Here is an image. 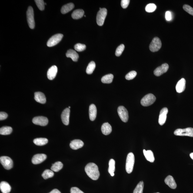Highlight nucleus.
I'll return each mask as SVG.
<instances>
[{
	"label": "nucleus",
	"instance_id": "f257e3e1",
	"mask_svg": "<svg viewBox=\"0 0 193 193\" xmlns=\"http://www.w3.org/2000/svg\"><path fill=\"white\" fill-rule=\"evenodd\" d=\"M85 171L87 175L93 180H97L100 177L98 167L94 163H90L87 164L85 167Z\"/></svg>",
	"mask_w": 193,
	"mask_h": 193
},
{
	"label": "nucleus",
	"instance_id": "f03ea898",
	"mask_svg": "<svg viewBox=\"0 0 193 193\" xmlns=\"http://www.w3.org/2000/svg\"><path fill=\"white\" fill-rule=\"evenodd\" d=\"M135 158L133 153L131 152L128 154L126 162V169L127 172L130 174L132 172L134 168Z\"/></svg>",
	"mask_w": 193,
	"mask_h": 193
},
{
	"label": "nucleus",
	"instance_id": "7ed1b4c3",
	"mask_svg": "<svg viewBox=\"0 0 193 193\" xmlns=\"http://www.w3.org/2000/svg\"><path fill=\"white\" fill-rule=\"evenodd\" d=\"M156 100V97L154 94H148L142 99L141 104L143 106H148L154 104Z\"/></svg>",
	"mask_w": 193,
	"mask_h": 193
},
{
	"label": "nucleus",
	"instance_id": "20e7f679",
	"mask_svg": "<svg viewBox=\"0 0 193 193\" xmlns=\"http://www.w3.org/2000/svg\"><path fill=\"white\" fill-rule=\"evenodd\" d=\"M34 16V11L32 7H29L27 11V20L29 28L31 29H33L35 27Z\"/></svg>",
	"mask_w": 193,
	"mask_h": 193
},
{
	"label": "nucleus",
	"instance_id": "39448f33",
	"mask_svg": "<svg viewBox=\"0 0 193 193\" xmlns=\"http://www.w3.org/2000/svg\"><path fill=\"white\" fill-rule=\"evenodd\" d=\"M174 134L176 136L193 137V128L188 127L185 129H177L174 131Z\"/></svg>",
	"mask_w": 193,
	"mask_h": 193
},
{
	"label": "nucleus",
	"instance_id": "423d86ee",
	"mask_svg": "<svg viewBox=\"0 0 193 193\" xmlns=\"http://www.w3.org/2000/svg\"><path fill=\"white\" fill-rule=\"evenodd\" d=\"M162 43L160 39L156 37L153 39L150 44V49L152 52H156L160 49Z\"/></svg>",
	"mask_w": 193,
	"mask_h": 193
},
{
	"label": "nucleus",
	"instance_id": "0eeeda50",
	"mask_svg": "<svg viewBox=\"0 0 193 193\" xmlns=\"http://www.w3.org/2000/svg\"><path fill=\"white\" fill-rule=\"evenodd\" d=\"M107 10L105 8H102V9L99 11L96 18L97 23L98 25H103L107 15Z\"/></svg>",
	"mask_w": 193,
	"mask_h": 193
},
{
	"label": "nucleus",
	"instance_id": "6e6552de",
	"mask_svg": "<svg viewBox=\"0 0 193 193\" xmlns=\"http://www.w3.org/2000/svg\"><path fill=\"white\" fill-rule=\"evenodd\" d=\"M63 36V35L61 34H57L53 35L49 39L47 45L48 47H52L57 45L62 39Z\"/></svg>",
	"mask_w": 193,
	"mask_h": 193
},
{
	"label": "nucleus",
	"instance_id": "1a4fd4ad",
	"mask_svg": "<svg viewBox=\"0 0 193 193\" xmlns=\"http://www.w3.org/2000/svg\"><path fill=\"white\" fill-rule=\"evenodd\" d=\"M117 112L122 121L124 122H127L128 121L129 118L128 112L125 107L123 106L119 107Z\"/></svg>",
	"mask_w": 193,
	"mask_h": 193
},
{
	"label": "nucleus",
	"instance_id": "9d476101",
	"mask_svg": "<svg viewBox=\"0 0 193 193\" xmlns=\"http://www.w3.org/2000/svg\"><path fill=\"white\" fill-rule=\"evenodd\" d=\"M0 161L4 168L7 170L11 169L13 166L12 160L7 156H2L0 158Z\"/></svg>",
	"mask_w": 193,
	"mask_h": 193
},
{
	"label": "nucleus",
	"instance_id": "9b49d317",
	"mask_svg": "<svg viewBox=\"0 0 193 193\" xmlns=\"http://www.w3.org/2000/svg\"><path fill=\"white\" fill-rule=\"evenodd\" d=\"M33 123L36 125L44 126L48 124V120L47 117L43 116H38L34 117L32 120Z\"/></svg>",
	"mask_w": 193,
	"mask_h": 193
},
{
	"label": "nucleus",
	"instance_id": "f8f14e48",
	"mask_svg": "<svg viewBox=\"0 0 193 193\" xmlns=\"http://www.w3.org/2000/svg\"><path fill=\"white\" fill-rule=\"evenodd\" d=\"M169 68V65L167 63L163 64L161 66L157 67L154 71V75L156 76H160L164 73L166 72Z\"/></svg>",
	"mask_w": 193,
	"mask_h": 193
},
{
	"label": "nucleus",
	"instance_id": "ddd939ff",
	"mask_svg": "<svg viewBox=\"0 0 193 193\" xmlns=\"http://www.w3.org/2000/svg\"><path fill=\"white\" fill-rule=\"evenodd\" d=\"M47 155L44 154H37L33 157L31 161L33 164H41L47 158Z\"/></svg>",
	"mask_w": 193,
	"mask_h": 193
},
{
	"label": "nucleus",
	"instance_id": "4468645a",
	"mask_svg": "<svg viewBox=\"0 0 193 193\" xmlns=\"http://www.w3.org/2000/svg\"><path fill=\"white\" fill-rule=\"evenodd\" d=\"M168 112V110L166 107L163 108L160 112L159 117L158 123L160 125H164L166 120L167 114Z\"/></svg>",
	"mask_w": 193,
	"mask_h": 193
},
{
	"label": "nucleus",
	"instance_id": "2eb2a0df",
	"mask_svg": "<svg viewBox=\"0 0 193 193\" xmlns=\"http://www.w3.org/2000/svg\"><path fill=\"white\" fill-rule=\"evenodd\" d=\"M70 113L69 108H67L63 111L61 114V120L64 125L67 126L69 124Z\"/></svg>",
	"mask_w": 193,
	"mask_h": 193
},
{
	"label": "nucleus",
	"instance_id": "dca6fc26",
	"mask_svg": "<svg viewBox=\"0 0 193 193\" xmlns=\"http://www.w3.org/2000/svg\"><path fill=\"white\" fill-rule=\"evenodd\" d=\"M58 68L56 65H53L49 68L47 71V77L49 79L52 80L55 78L56 76Z\"/></svg>",
	"mask_w": 193,
	"mask_h": 193
},
{
	"label": "nucleus",
	"instance_id": "f3484780",
	"mask_svg": "<svg viewBox=\"0 0 193 193\" xmlns=\"http://www.w3.org/2000/svg\"><path fill=\"white\" fill-rule=\"evenodd\" d=\"M84 145V143L79 140H74L71 142L70 144V147L71 149L74 150H77L81 148Z\"/></svg>",
	"mask_w": 193,
	"mask_h": 193
},
{
	"label": "nucleus",
	"instance_id": "a211bd4d",
	"mask_svg": "<svg viewBox=\"0 0 193 193\" xmlns=\"http://www.w3.org/2000/svg\"><path fill=\"white\" fill-rule=\"evenodd\" d=\"M186 80L184 78H182L177 83L176 89L177 92L181 93L183 92L185 89Z\"/></svg>",
	"mask_w": 193,
	"mask_h": 193
},
{
	"label": "nucleus",
	"instance_id": "6ab92c4d",
	"mask_svg": "<svg viewBox=\"0 0 193 193\" xmlns=\"http://www.w3.org/2000/svg\"><path fill=\"white\" fill-rule=\"evenodd\" d=\"M166 184L173 189H175L177 187V184L172 176L169 175L164 180Z\"/></svg>",
	"mask_w": 193,
	"mask_h": 193
},
{
	"label": "nucleus",
	"instance_id": "aec40b11",
	"mask_svg": "<svg viewBox=\"0 0 193 193\" xmlns=\"http://www.w3.org/2000/svg\"><path fill=\"white\" fill-rule=\"evenodd\" d=\"M34 99L37 102L44 104L46 102V99L44 94L41 92H36L34 93Z\"/></svg>",
	"mask_w": 193,
	"mask_h": 193
},
{
	"label": "nucleus",
	"instance_id": "412c9836",
	"mask_svg": "<svg viewBox=\"0 0 193 193\" xmlns=\"http://www.w3.org/2000/svg\"><path fill=\"white\" fill-rule=\"evenodd\" d=\"M89 111L90 120L94 121L97 116V110L94 104H91L89 106Z\"/></svg>",
	"mask_w": 193,
	"mask_h": 193
},
{
	"label": "nucleus",
	"instance_id": "4be33fe9",
	"mask_svg": "<svg viewBox=\"0 0 193 193\" xmlns=\"http://www.w3.org/2000/svg\"><path fill=\"white\" fill-rule=\"evenodd\" d=\"M101 131L104 135H108L111 134L112 131V128L111 125L108 123H105L102 126Z\"/></svg>",
	"mask_w": 193,
	"mask_h": 193
},
{
	"label": "nucleus",
	"instance_id": "5701e85b",
	"mask_svg": "<svg viewBox=\"0 0 193 193\" xmlns=\"http://www.w3.org/2000/svg\"><path fill=\"white\" fill-rule=\"evenodd\" d=\"M0 189L3 193H9L11 187L8 182L2 181L0 184Z\"/></svg>",
	"mask_w": 193,
	"mask_h": 193
},
{
	"label": "nucleus",
	"instance_id": "b1692460",
	"mask_svg": "<svg viewBox=\"0 0 193 193\" xmlns=\"http://www.w3.org/2000/svg\"><path fill=\"white\" fill-rule=\"evenodd\" d=\"M66 57L71 59L73 61H77L79 58V55L73 49H69L67 51L66 54Z\"/></svg>",
	"mask_w": 193,
	"mask_h": 193
},
{
	"label": "nucleus",
	"instance_id": "393cba45",
	"mask_svg": "<svg viewBox=\"0 0 193 193\" xmlns=\"http://www.w3.org/2000/svg\"><path fill=\"white\" fill-rule=\"evenodd\" d=\"M143 152H144V156L147 161L151 162H154L155 159H154V154L152 151L151 150L146 151V150H143Z\"/></svg>",
	"mask_w": 193,
	"mask_h": 193
},
{
	"label": "nucleus",
	"instance_id": "a878e982",
	"mask_svg": "<svg viewBox=\"0 0 193 193\" xmlns=\"http://www.w3.org/2000/svg\"><path fill=\"white\" fill-rule=\"evenodd\" d=\"M84 12L82 9L75 10L71 14V17L74 19H78L82 18L84 15Z\"/></svg>",
	"mask_w": 193,
	"mask_h": 193
},
{
	"label": "nucleus",
	"instance_id": "bb28decb",
	"mask_svg": "<svg viewBox=\"0 0 193 193\" xmlns=\"http://www.w3.org/2000/svg\"><path fill=\"white\" fill-rule=\"evenodd\" d=\"M74 4L72 3H69L63 6L61 8V12L63 14L69 12L74 8Z\"/></svg>",
	"mask_w": 193,
	"mask_h": 193
},
{
	"label": "nucleus",
	"instance_id": "cd10ccee",
	"mask_svg": "<svg viewBox=\"0 0 193 193\" xmlns=\"http://www.w3.org/2000/svg\"><path fill=\"white\" fill-rule=\"evenodd\" d=\"M115 170V161L113 159L110 160L109 162L108 172L111 174L112 176H114V172Z\"/></svg>",
	"mask_w": 193,
	"mask_h": 193
},
{
	"label": "nucleus",
	"instance_id": "c85d7f7f",
	"mask_svg": "<svg viewBox=\"0 0 193 193\" xmlns=\"http://www.w3.org/2000/svg\"><path fill=\"white\" fill-rule=\"evenodd\" d=\"M114 78V75L112 74H107L102 78L101 81L104 83H111L112 82Z\"/></svg>",
	"mask_w": 193,
	"mask_h": 193
},
{
	"label": "nucleus",
	"instance_id": "c756f323",
	"mask_svg": "<svg viewBox=\"0 0 193 193\" xmlns=\"http://www.w3.org/2000/svg\"><path fill=\"white\" fill-rule=\"evenodd\" d=\"M33 142L37 146H43L48 143V140L46 138H37L33 140Z\"/></svg>",
	"mask_w": 193,
	"mask_h": 193
},
{
	"label": "nucleus",
	"instance_id": "7c9ffc66",
	"mask_svg": "<svg viewBox=\"0 0 193 193\" xmlns=\"http://www.w3.org/2000/svg\"><path fill=\"white\" fill-rule=\"evenodd\" d=\"M12 128L11 127L4 126L0 129V134L1 135H9L12 132Z\"/></svg>",
	"mask_w": 193,
	"mask_h": 193
},
{
	"label": "nucleus",
	"instance_id": "2f4dec72",
	"mask_svg": "<svg viewBox=\"0 0 193 193\" xmlns=\"http://www.w3.org/2000/svg\"><path fill=\"white\" fill-rule=\"evenodd\" d=\"M63 167V164L61 162H57L52 164V166H51V169L52 171L55 172H58Z\"/></svg>",
	"mask_w": 193,
	"mask_h": 193
},
{
	"label": "nucleus",
	"instance_id": "473e14b6",
	"mask_svg": "<svg viewBox=\"0 0 193 193\" xmlns=\"http://www.w3.org/2000/svg\"><path fill=\"white\" fill-rule=\"evenodd\" d=\"M54 173L52 171L49 170H46L43 172L42 175V177L44 179L46 180L50 178H51L53 176Z\"/></svg>",
	"mask_w": 193,
	"mask_h": 193
},
{
	"label": "nucleus",
	"instance_id": "72a5a7b5",
	"mask_svg": "<svg viewBox=\"0 0 193 193\" xmlns=\"http://www.w3.org/2000/svg\"><path fill=\"white\" fill-rule=\"evenodd\" d=\"M95 68V64L93 61H91L89 64L86 69V73L87 74H91L93 72Z\"/></svg>",
	"mask_w": 193,
	"mask_h": 193
},
{
	"label": "nucleus",
	"instance_id": "f704fd0d",
	"mask_svg": "<svg viewBox=\"0 0 193 193\" xmlns=\"http://www.w3.org/2000/svg\"><path fill=\"white\" fill-rule=\"evenodd\" d=\"M144 187V182L143 181H140L136 187L133 193H143Z\"/></svg>",
	"mask_w": 193,
	"mask_h": 193
},
{
	"label": "nucleus",
	"instance_id": "c9c22d12",
	"mask_svg": "<svg viewBox=\"0 0 193 193\" xmlns=\"http://www.w3.org/2000/svg\"><path fill=\"white\" fill-rule=\"evenodd\" d=\"M157 7L155 4L151 3L147 4L145 10L147 12H154L156 9Z\"/></svg>",
	"mask_w": 193,
	"mask_h": 193
},
{
	"label": "nucleus",
	"instance_id": "e433bc0d",
	"mask_svg": "<svg viewBox=\"0 0 193 193\" xmlns=\"http://www.w3.org/2000/svg\"><path fill=\"white\" fill-rule=\"evenodd\" d=\"M38 8L41 11H43L45 8V3L43 0H35L34 1Z\"/></svg>",
	"mask_w": 193,
	"mask_h": 193
},
{
	"label": "nucleus",
	"instance_id": "4c0bfd02",
	"mask_svg": "<svg viewBox=\"0 0 193 193\" xmlns=\"http://www.w3.org/2000/svg\"><path fill=\"white\" fill-rule=\"evenodd\" d=\"M74 48L76 51L81 52L85 49L86 45L85 44L78 43L74 45Z\"/></svg>",
	"mask_w": 193,
	"mask_h": 193
},
{
	"label": "nucleus",
	"instance_id": "58836bf2",
	"mask_svg": "<svg viewBox=\"0 0 193 193\" xmlns=\"http://www.w3.org/2000/svg\"><path fill=\"white\" fill-rule=\"evenodd\" d=\"M124 49V45L123 44L120 45L119 46L117 47L116 50L115 54L117 57L120 56L122 54Z\"/></svg>",
	"mask_w": 193,
	"mask_h": 193
},
{
	"label": "nucleus",
	"instance_id": "ea45409f",
	"mask_svg": "<svg viewBox=\"0 0 193 193\" xmlns=\"http://www.w3.org/2000/svg\"><path fill=\"white\" fill-rule=\"evenodd\" d=\"M137 73L135 71H132L128 73V74L126 75L125 78L126 79L128 80L133 79L136 76Z\"/></svg>",
	"mask_w": 193,
	"mask_h": 193
},
{
	"label": "nucleus",
	"instance_id": "a19ab883",
	"mask_svg": "<svg viewBox=\"0 0 193 193\" xmlns=\"http://www.w3.org/2000/svg\"><path fill=\"white\" fill-rule=\"evenodd\" d=\"M183 8L184 11L193 16V8L192 7L187 4H185L183 6Z\"/></svg>",
	"mask_w": 193,
	"mask_h": 193
},
{
	"label": "nucleus",
	"instance_id": "79ce46f5",
	"mask_svg": "<svg viewBox=\"0 0 193 193\" xmlns=\"http://www.w3.org/2000/svg\"><path fill=\"white\" fill-rule=\"evenodd\" d=\"M130 2L129 0H122L121 2V7L123 8H126L129 4Z\"/></svg>",
	"mask_w": 193,
	"mask_h": 193
},
{
	"label": "nucleus",
	"instance_id": "37998d69",
	"mask_svg": "<svg viewBox=\"0 0 193 193\" xmlns=\"http://www.w3.org/2000/svg\"><path fill=\"white\" fill-rule=\"evenodd\" d=\"M71 193H84L79 188L76 187H73L71 188Z\"/></svg>",
	"mask_w": 193,
	"mask_h": 193
},
{
	"label": "nucleus",
	"instance_id": "c03bdc74",
	"mask_svg": "<svg viewBox=\"0 0 193 193\" xmlns=\"http://www.w3.org/2000/svg\"><path fill=\"white\" fill-rule=\"evenodd\" d=\"M8 117V114L6 113L1 112L0 113V120H3L6 119Z\"/></svg>",
	"mask_w": 193,
	"mask_h": 193
},
{
	"label": "nucleus",
	"instance_id": "a18cd8bd",
	"mask_svg": "<svg viewBox=\"0 0 193 193\" xmlns=\"http://www.w3.org/2000/svg\"><path fill=\"white\" fill-rule=\"evenodd\" d=\"M165 18L167 21H170L172 19V14L170 11H167L165 14Z\"/></svg>",
	"mask_w": 193,
	"mask_h": 193
},
{
	"label": "nucleus",
	"instance_id": "49530a36",
	"mask_svg": "<svg viewBox=\"0 0 193 193\" xmlns=\"http://www.w3.org/2000/svg\"><path fill=\"white\" fill-rule=\"evenodd\" d=\"M49 193H61V192L58 190L57 189H54L52 190Z\"/></svg>",
	"mask_w": 193,
	"mask_h": 193
},
{
	"label": "nucleus",
	"instance_id": "de8ad7c7",
	"mask_svg": "<svg viewBox=\"0 0 193 193\" xmlns=\"http://www.w3.org/2000/svg\"><path fill=\"white\" fill-rule=\"evenodd\" d=\"M190 156L192 159L193 160V153H192L191 154H190Z\"/></svg>",
	"mask_w": 193,
	"mask_h": 193
},
{
	"label": "nucleus",
	"instance_id": "09e8293b",
	"mask_svg": "<svg viewBox=\"0 0 193 193\" xmlns=\"http://www.w3.org/2000/svg\"><path fill=\"white\" fill-rule=\"evenodd\" d=\"M71 108V107H69V108Z\"/></svg>",
	"mask_w": 193,
	"mask_h": 193
},
{
	"label": "nucleus",
	"instance_id": "8fccbe9b",
	"mask_svg": "<svg viewBox=\"0 0 193 193\" xmlns=\"http://www.w3.org/2000/svg\"><path fill=\"white\" fill-rule=\"evenodd\" d=\"M45 5H47V4L46 3H45Z\"/></svg>",
	"mask_w": 193,
	"mask_h": 193
},
{
	"label": "nucleus",
	"instance_id": "3c124183",
	"mask_svg": "<svg viewBox=\"0 0 193 193\" xmlns=\"http://www.w3.org/2000/svg\"><path fill=\"white\" fill-rule=\"evenodd\" d=\"M159 193V192H157V193Z\"/></svg>",
	"mask_w": 193,
	"mask_h": 193
}]
</instances>
